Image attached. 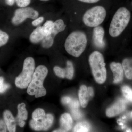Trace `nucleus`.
I'll use <instances>...</instances> for the list:
<instances>
[{
  "label": "nucleus",
  "mask_w": 132,
  "mask_h": 132,
  "mask_svg": "<svg viewBox=\"0 0 132 132\" xmlns=\"http://www.w3.org/2000/svg\"><path fill=\"white\" fill-rule=\"evenodd\" d=\"M105 31L101 26L94 27L93 31V41L94 45L100 48H103L105 46L104 38Z\"/></svg>",
  "instance_id": "11"
},
{
  "label": "nucleus",
  "mask_w": 132,
  "mask_h": 132,
  "mask_svg": "<svg viewBox=\"0 0 132 132\" xmlns=\"http://www.w3.org/2000/svg\"><path fill=\"white\" fill-rule=\"evenodd\" d=\"M70 108H79V104L77 100L75 99H72L71 102L68 105Z\"/></svg>",
  "instance_id": "29"
},
{
  "label": "nucleus",
  "mask_w": 132,
  "mask_h": 132,
  "mask_svg": "<svg viewBox=\"0 0 132 132\" xmlns=\"http://www.w3.org/2000/svg\"><path fill=\"white\" fill-rule=\"evenodd\" d=\"M48 72L47 68L45 66L39 65L36 68L27 90L29 95H35L36 98L46 95V91L43 86V83Z\"/></svg>",
  "instance_id": "2"
},
{
  "label": "nucleus",
  "mask_w": 132,
  "mask_h": 132,
  "mask_svg": "<svg viewBox=\"0 0 132 132\" xmlns=\"http://www.w3.org/2000/svg\"><path fill=\"white\" fill-rule=\"evenodd\" d=\"M131 116H132V112H131Z\"/></svg>",
  "instance_id": "37"
},
{
  "label": "nucleus",
  "mask_w": 132,
  "mask_h": 132,
  "mask_svg": "<svg viewBox=\"0 0 132 132\" xmlns=\"http://www.w3.org/2000/svg\"><path fill=\"white\" fill-rule=\"evenodd\" d=\"M3 117L9 131L10 132H15L16 130V120L11 112L8 110L5 111L3 113Z\"/></svg>",
  "instance_id": "14"
},
{
  "label": "nucleus",
  "mask_w": 132,
  "mask_h": 132,
  "mask_svg": "<svg viewBox=\"0 0 132 132\" xmlns=\"http://www.w3.org/2000/svg\"><path fill=\"white\" fill-rule=\"evenodd\" d=\"M126 102L123 99H119L115 104L108 109L106 114L109 117H112L118 115L123 112L126 108Z\"/></svg>",
  "instance_id": "10"
},
{
  "label": "nucleus",
  "mask_w": 132,
  "mask_h": 132,
  "mask_svg": "<svg viewBox=\"0 0 132 132\" xmlns=\"http://www.w3.org/2000/svg\"><path fill=\"white\" fill-rule=\"evenodd\" d=\"M88 93H89L90 97L92 98L93 97L94 94L93 89L92 87H89L88 88Z\"/></svg>",
  "instance_id": "34"
},
{
  "label": "nucleus",
  "mask_w": 132,
  "mask_h": 132,
  "mask_svg": "<svg viewBox=\"0 0 132 132\" xmlns=\"http://www.w3.org/2000/svg\"><path fill=\"white\" fill-rule=\"evenodd\" d=\"M72 99L71 97H65L62 98L61 102L62 104L65 105H68L72 101Z\"/></svg>",
  "instance_id": "31"
},
{
  "label": "nucleus",
  "mask_w": 132,
  "mask_h": 132,
  "mask_svg": "<svg viewBox=\"0 0 132 132\" xmlns=\"http://www.w3.org/2000/svg\"><path fill=\"white\" fill-rule=\"evenodd\" d=\"M90 125L86 121H82L76 124L74 128V131L76 132H86L90 131Z\"/></svg>",
  "instance_id": "19"
},
{
  "label": "nucleus",
  "mask_w": 132,
  "mask_h": 132,
  "mask_svg": "<svg viewBox=\"0 0 132 132\" xmlns=\"http://www.w3.org/2000/svg\"><path fill=\"white\" fill-rule=\"evenodd\" d=\"M10 85L4 82V78L0 77V93H3L9 88Z\"/></svg>",
  "instance_id": "26"
},
{
  "label": "nucleus",
  "mask_w": 132,
  "mask_h": 132,
  "mask_svg": "<svg viewBox=\"0 0 132 132\" xmlns=\"http://www.w3.org/2000/svg\"><path fill=\"white\" fill-rule=\"evenodd\" d=\"M54 71L58 77L62 78L65 77V69L61 68L58 66H55L54 68Z\"/></svg>",
  "instance_id": "25"
},
{
  "label": "nucleus",
  "mask_w": 132,
  "mask_h": 132,
  "mask_svg": "<svg viewBox=\"0 0 132 132\" xmlns=\"http://www.w3.org/2000/svg\"><path fill=\"white\" fill-rule=\"evenodd\" d=\"M71 111L72 115L75 119H79L82 117V113L78 109V108L71 109Z\"/></svg>",
  "instance_id": "27"
},
{
  "label": "nucleus",
  "mask_w": 132,
  "mask_h": 132,
  "mask_svg": "<svg viewBox=\"0 0 132 132\" xmlns=\"http://www.w3.org/2000/svg\"><path fill=\"white\" fill-rule=\"evenodd\" d=\"M16 5L19 7H25L30 4L31 0H15Z\"/></svg>",
  "instance_id": "28"
},
{
  "label": "nucleus",
  "mask_w": 132,
  "mask_h": 132,
  "mask_svg": "<svg viewBox=\"0 0 132 132\" xmlns=\"http://www.w3.org/2000/svg\"><path fill=\"white\" fill-rule=\"evenodd\" d=\"M66 25L62 19H59L54 22L53 27L51 34L46 36L42 41V46L45 48H50L53 45L55 37L59 33L65 29Z\"/></svg>",
  "instance_id": "8"
},
{
  "label": "nucleus",
  "mask_w": 132,
  "mask_h": 132,
  "mask_svg": "<svg viewBox=\"0 0 132 132\" xmlns=\"http://www.w3.org/2000/svg\"><path fill=\"white\" fill-rule=\"evenodd\" d=\"M15 0H5L6 3L10 6H13L14 4Z\"/></svg>",
  "instance_id": "35"
},
{
  "label": "nucleus",
  "mask_w": 132,
  "mask_h": 132,
  "mask_svg": "<svg viewBox=\"0 0 132 132\" xmlns=\"http://www.w3.org/2000/svg\"><path fill=\"white\" fill-rule=\"evenodd\" d=\"M54 22L52 21H47L42 27V28L44 34L46 36H48L52 32Z\"/></svg>",
  "instance_id": "21"
},
{
  "label": "nucleus",
  "mask_w": 132,
  "mask_h": 132,
  "mask_svg": "<svg viewBox=\"0 0 132 132\" xmlns=\"http://www.w3.org/2000/svg\"><path fill=\"white\" fill-rule=\"evenodd\" d=\"M110 68L113 74L114 82H121L123 80L124 74L122 65L118 62H112L110 64Z\"/></svg>",
  "instance_id": "12"
},
{
  "label": "nucleus",
  "mask_w": 132,
  "mask_h": 132,
  "mask_svg": "<svg viewBox=\"0 0 132 132\" xmlns=\"http://www.w3.org/2000/svg\"><path fill=\"white\" fill-rule=\"evenodd\" d=\"M45 111L41 108H38L33 112L32 117L33 119L35 120L42 119L46 116Z\"/></svg>",
  "instance_id": "22"
},
{
  "label": "nucleus",
  "mask_w": 132,
  "mask_h": 132,
  "mask_svg": "<svg viewBox=\"0 0 132 132\" xmlns=\"http://www.w3.org/2000/svg\"><path fill=\"white\" fill-rule=\"evenodd\" d=\"M122 66L126 77L129 79H132V59H124Z\"/></svg>",
  "instance_id": "18"
},
{
  "label": "nucleus",
  "mask_w": 132,
  "mask_h": 132,
  "mask_svg": "<svg viewBox=\"0 0 132 132\" xmlns=\"http://www.w3.org/2000/svg\"><path fill=\"white\" fill-rule=\"evenodd\" d=\"M41 1H49V0H40Z\"/></svg>",
  "instance_id": "36"
},
{
  "label": "nucleus",
  "mask_w": 132,
  "mask_h": 132,
  "mask_svg": "<svg viewBox=\"0 0 132 132\" xmlns=\"http://www.w3.org/2000/svg\"><path fill=\"white\" fill-rule=\"evenodd\" d=\"M79 97L81 106L86 107L88 101L92 98L88 93L87 88L85 85H82L80 87L79 92Z\"/></svg>",
  "instance_id": "16"
},
{
  "label": "nucleus",
  "mask_w": 132,
  "mask_h": 132,
  "mask_svg": "<svg viewBox=\"0 0 132 132\" xmlns=\"http://www.w3.org/2000/svg\"><path fill=\"white\" fill-rule=\"evenodd\" d=\"M81 2L86 3H95L98 2L100 0H78Z\"/></svg>",
  "instance_id": "33"
},
{
  "label": "nucleus",
  "mask_w": 132,
  "mask_h": 132,
  "mask_svg": "<svg viewBox=\"0 0 132 132\" xmlns=\"http://www.w3.org/2000/svg\"><path fill=\"white\" fill-rule=\"evenodd\" d=\"M106 15V10L103 7L96 6L87 10L83 15L82 21L87 27H95L103 22Z\"/></svg>",
  "instance_id": "6"
},
{
  "label": "nucleus",
  "mask_w": 132,
  "mask_h": 132,
  "mask_svg": "<svg viewBox=\"0 0 132 132\" xmlns=\"http://www.w3.org/2000/svg\"><path fill=\"white\" fill-rule=\"evenodd\" d=\"M9 39V36L6 33L0 30V47L6 45Z\"/></svg>",
  "instance_id": "24"
},
{
  "label": "nucleus",
  "mask_w": 132,
  "mask_h": 132,
  "mask_svg": "<svg viewBox=\"0 0 132 132\" xmlns=\"http://www.w3.org/2000/svg\"><path fill=\"white\" fill-rule=\"evenodd\" d=\"M6 125L3 121L0 120V132H6Z\"/></svg>",
  "instance_id": "32"
},
{
  "label": "nucleus",
  "mask_w": 132,
  "mask_h": 132,
  "mask_svg": "<svg viewBox=\"0 0 132 132\" xmlns=\"http://www.w3.org/2000/svg\"><path fill=\"white\" fill-rule=\"evenodd\" d=\"M65 77L67 79L71 80L73 77L74 70L73 65L71 61H68L67 62V66L65 69Z\"/></svg>",
  "instance_id": "20"
},
{
  "label": "nucleus",
  "mask_w": 132,
  "mask_h": 132,
  "mask_svg": "<svg viewBox=\"0 0 132 132\" xmlns=\"http://www.w3.org/2000/svg\"><path fill=\"white\" fill-rule=\"evenodd\" d=\"M61 129L63 132H67L71 130L72 125V117L69 114L66 113L62 114L60 119Z\"/></svg>",
  "instance_id": "15"
},
{
  "label": "nucleus",
  "mask_w": 132,
  "mask_h": 132,
  "mask_svg": "<svg viewBox=\"0 0 132 132\" xmlns=\"http://www.w3.org/2000/svg\"><path fill=\"white\" fill-rule=\"evenodd\" d=\"M54 117L51 114H47L42 119H32L29 122L30 127L35 131H46L50 128L53 122Z\"/></svg>",
  "instance_id": "9"
},
{
  "label": "nucleus",
  "mask_w": 132,
  "mask_h": 132,
  "mask_svg": "<svg viewBox=\"0 0 132 132\" xmlns=\"http://www.w3.org/2000/svg\"><path fill=\"white\" fill-rule=\"evenodd\" d=\"M131 13L124 7L120 8L113 17L109 27V34L113 38L119 36L124 31L130 22Z\"/></svg>",
  "instance_id": "3"
},
{
  "label": "nucleus",
  "mask_w": 132,
  "mask_h": 132,
  "mask_svg": "<svg viewBox=\"0 0 132 132\" xmlns=\"http://www.w3.org/2000/svg\"><path fill=\"white\" fill-rule=\"evenodd\" d=\"M88 60L95 80L99 84L104 83L106 80L107 73L102 55L98 51H94L90 54Z\"/></svg>",
  "instance_id": "4"
},
{
  "label": "nucleus",
  "mask_w": 132,
  "mask_h": 132,
  "mask_svg": "<svg viewBox=\"0 0 132 132\" xmlns=\"http://www.w3.org/2000/svg\"><path fill=\"white\" fill-rule=\"evenodd\" d=\"M38 11L31 7H22L16 9L12 19V24L15 26L21 24L28 18L35 19L39 16Z\"/></svg>",
  "instance_id": "7"
},
{
  "label": "nucleus",
  "mask_w": 132,
  "mask_h": 132,
  "mask_svg": "<svg viewBox=\"0 0 132 132\" xmlns=\"http://www.w3.org/2000/svg\"><path fill=\"white\" fill-rule=\"evenodd\" d=\"M45 36L42 27H38L33 31L29 36V40L33 43H37L42 41Z\"/></svg>",
  "instance_id": "17"
},
{
  "label": "nucleus",
  "mask_w": 132,
  "mask_h": 132,
  "mask_svg": "<svg viewBox=\"0 0 132 132\" xmlns=\"http://www.w3.org/2000/svg\"><path fill=\"white\" fill-rule=\"evenodd\" d=\"M44 18L43 16H40L35 19L32 22V25L33 26H36L41 24L44 21Z\"/></svg>",
  "instance_id": "30"
},
{
  "label": "nucleus",
  "mask_w": 132,
  "mask_h": 132,
  "mask_svg": "<svg viewBox=\"0 0 132 132\" xmlns=\"http://www.w3.org/2000/svg\"><path fill=\"white\" fill-rule=\"evenodd\" d=\"M87 43V38L85 33L80 31H74L66 39L65 49L69 54L79 57L85 51Z\"/></svg>",
  "instance_id": "1"
},
{
  "label": "nucleus",
  "mask_w": 132,
  "mask_h": 132,
  "mask_svg": "<svg viewBox=\"0 0 132 132\" xmlns=\"http://www.w3.org/2000/svg\"><path fill=\"white\" fill-rule=\"evenodd\" d=\"M17 109L18 114L15 120L20 127H23L26 124L24 121L27 120L28 118V112L26 108V104L24 103L19 104Z\"/></svg>",
  "instance_id": "13"
},
{
  "label": "nucleus",
  "mask_w": 132,
  "mask_h": 132,
  "mask_svg": "<svg viewBox=\"0 0 132 132\" xmlns=\"http://www.w3.org/2000/svg\"><path fill=\"white\" fill-rule=\"evenodd\" d=\"M35 70V62L32 57H28L24 60L22 72L16 77L15 85L21 89H25L28 87L32 78Z\"/></svg>",
  "instance_id": "5"
},
{
  "label": "nucleus",
  "mask_w": 132,
  "mask_h": 132,
  "mask_svg": "<svg viewBox=\"0 0 132 132\" xmlns=\"http://www.w3.org/2000/svg\"><path fill=\"white\" fill-rule=\"evenodd\" d=\"M124 97L127 100L132 102V90L128 86H124L121 88Z\"/></svg>",
  "instance_id": "23"
}]
</instances>
